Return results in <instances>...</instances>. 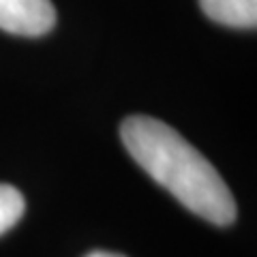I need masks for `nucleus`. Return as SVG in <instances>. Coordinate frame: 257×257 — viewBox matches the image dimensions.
<instances>
[{
    "mask_svg": "<svg viewBox=\"0 0 257 257\" xmlns=\"http://www.w3.org/2000/svg\"><path fill=\"white\" fill-rule=\"evenodd\" d=\"M120 138L135 163L184 208L214 225L236 221V202L225 180L170 124L150 116H128Z\"/></svg>",
    "mask_w": 257,
    "mask_h": 257,
    "instance_id": "1",
    "label": "nucleus"
},
{
    "mask_svg": "<svg viewBox=\"0 0 257 257\" xmlns=\"http://www.w3.org/2000/svg\"><path fill=\"white\" fill-rule=\"evenodd\" d=\"M56 24L52 0H0V28L11 35L41 37Z\"/></svg>",
    "mask_w": 257,
    "mask_h": 257,
    "instance_id": "2",
    "label": "nucleus"
},
{
    "mask_svg": "<svg viewBox=\"0 0 257 257\" xmlns=\"http://www.w3.org/2000/svg\"><path fill=\"white\" fill-rule=\"evenodd\" d=\"M199 7L223 26L255 28L257 24V0H199Z\"/></svg>",
    "mask_w": 257,
    "mask_h": 257,
    "instance_id": "3",
    "label": "nucleus"
},
{
    "mask_svg": "<svg viewBox=\"0 0 257 257\" xmlns=\"http://www.w3.org/2000/svg\"><path fill=\"white\" fill-rule=\"evenodd\" d=\"M26 210L22 193L11 184H0V236L9 231Z\"/></svg>",
    "mask_w": 257,
    "mask_h": 257,
    "instance_id": "4",
    "label": "nucleus"
},
{
    "mask_svg": "<svg viewBox=\"0 0 257 257\" xmlns=\"http://www.w3.org/2000/svg\"><path fill=\"white\" fill-rule=\"evenodd\" d=\"M86 257H124V255H118V253H107V251H94V253H88Z\"/></svg>",
    "mask_w": 257,
    "mask_h": 257,
    "instance_id": "5",
    "label": "nucleus"
}]
</instances>
